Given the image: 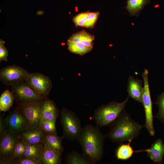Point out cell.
Wrapping results in <instances>:
<instances>
[{
  "label": "cell",
  "instance_id": "obj_7",
  "mask_svg": "<svg viewBox=\"0 0 164 164\" xmlns=\"http://www.w3.org/2000/svg\"><path fill=\"white\" fill-rule=\"evenodd\" d=\"M29 73L20 66L12 65L3 67L0 71V80L6 86H11L25 80Z\"/></svg>",
  "mask_w": 164,
  "mask_h": 164
},
{
  "label": "cell",
  "instance_id": "obj_24",
  "mask_svg": "<svg viewBox=\"0 0 164 164\" xmlns=\"http://www.w3.org/2000/svg\"><path fill=\"white\" fill-rule=\"evenodd\" d=\"M43 146L42 144H25L26 151L23 156L37 160Z\"/></svg>",
  "mask_w": 164,
  "mask_h": 164
},
{
  "label": "cell",
  "instance_id": "obj_34",
  "mask_svg": "<svg viewBox=\"0 0 164 164\" xmlns=\"http://www.w3.org/2000/svg\"><path fill=\"white\" fill-rule=\"evenodd\" d=\"M44 12L43 11H39L37 12V15H41L44 14Z\"/></svg>",
  "mask_w": 164,
  "mask_h": 164
},
{
  "label": "cell",
  "instance_id": "obj_1",
  "mask_svg": "<svg viewBox=\"0 0 164 164\" xmlns=\"http://www.w3.org/2000/svg\"><path fill=\"white\" fill-rule=\"evenodd\" d=\"M106 136L97 126L88 124L83 128L77 140L81 145L83 154L92 164L101 160Z\"/></svg>",
  "mask_w": 164,
  "mask_h": 164
},
{
  "label": "cell",
  "instance_id": "obj_11",
  "mask_svg": "<svg viewBox=\"0 0 164 164\" xmlns=\"http://www.w3.org/2000/svg\"><path fill=\"white\" fill-rule=\"evenodd\" d=\"M0 159L12 158L15 145L19 139L18 135L8 129L0 136Z\"/></svg>",
  "mask_w": 164,
  "mask_h": 164
},
{
  "label": "cell",
  "instance_id": "obj_15",
  "mask_svg": "<svg viewBox=\"0 0 164 164\" xmlns=\"http://www.w3.org/2000/svg\"><path fill=\"white\" fill-rule=\"evenodd\" d=\"M127 90L129 97L142 103L143 87L141 80L130 76L128 78Z\"/></svg>",
  "mask_w": 164,
  "mask_h": 164
},
{
  "label": "cell",
  "instance_id": "obj_20",
  "mask_svg": "<svg viewBox=\"0 0 164 164\" xmlns=\"http://www.w3.org/2000/svg\"><path fill=\"white\" fill-rule=\"evenodd\" d=\"M131 142H128L127 144L122 143L117 148L115 155L118 160H126L130 158L134 152L132 146L130 145Z\"/></svg>",
  "mask_w": 164,
  "mask_h": 164
},
{
  "label": "cell",
  "instance_id": "obj_12",
  "mask_svg": "<svg viewBox=\"0 0 164 164\" xmlns=\"http://www.w3.org/2000/svg\"><path fill=\"white\" fill-rule=\"evenodd\" d=\"M45 135L40 127L29 126L18 135L19 139L25 144L43 145Z\"/></svg>",
  "mask_w": 164,
  "mask_h": 164
},
{
  "label": "cell",
  "instance_id": "obj_27",
  "mask_svg": "<svg viewBox=\"0 0 164 164\" xmlns=\"http://www.w3.org/2000/svg\"><path fill=\"white\" fill-rule=\"evenodd\" d=\"M100 14L98 11L94 12H90L85 23L83 27L92 28L94 27Z\"/></svg>",
  "mask_w": 164,
  "mask_h": 164
},
{
  "label": "cell",
  "instance_id": "obj_21",
  "mask_svg": "<svg viewBox=\"0 0 164 164\" xmlns=\"http://www.w3.org/2000/svg\"><path fill=\"white\" fill-rule=\"evenodd\" d=\"M67 44L68 49L70 52L80 55L90 52L93 48L87 46L80 42L71 41L69 39Z\"/></svg>",
  "mask_w": 164,
  "mask_h": 164
},
{
  "label": "cell",
  "instance_id": "obj_16",
  "mask_svg": "<svg viewBox=\"0 0 164 164\" xmlns=\"http://www.w3.org/2000/svg\"><path fill=\"white\" fill-rule=\"evenodd\" d=\"M41 119L56 120L59 114V111L54 102L46 97L43 100Z\"/></svg>",
  "mask_w": 164,
  "mask_h": 164
},
{
  "label": "cell",
  "instance_id": "obj_8",
  "mask_svg": "<svg viewBox=\"0 0 164 164\" xmlns=\"http://www.w3.org/2000/svg\"><path fill=\"white\" fill-rule=\"evenodd\" d=\"M43 100L19 104L17 106L23 114L28 122L29 126L40 127L42 118Z\"/></svg>",
  "mask_w": 164,
  "mask_h": 164
},
{
  "label": "cell",
  "instance_id": "obj_18",
  "mask_svg": "<svg viewBox=\"0 0 164 164\" xmlns=\"http://www.w3.org/2000/svg\"><path fill=\"white\" fill-rule=\"evenodd\" d=\"M126 8L130 15L138 16L140 12L147 5L150 3V0H127Z\"/></svg>",
  "mask_w": 164,
  "mask_h": 164
},
{
  "label": "cell",
  "instance_id": "obj_33",
  "mask_svg": "<svg viewBox=\"0 0 164 164\" xmlns=\"http://www.w3.org/2000/svg\"><path fill=\"white\" fill-rule=\"evenodd\" d=\"M12 159H7L0 160V164H12Z\"/></svg>",
  "mask_w": 164,
  "mask_h": 164
},
{
  "label": "cell",
  "instance_id": "obj_28",
  "mask_svg": "<svg viewBox=\"0 0 164 164\" xmlns=\"http://www.w3.org/2000/svg\"><path fill=\"white\" fill-rule=\"evenodd\" d=\"M89 12V11L82 12L73 17L72 20L76 27L78 26L83 27L86 21Z\"/></svg>",
  "mask_w": 164,
  "mask_h": 164
},
{
  "label": "cell",
  "instance_id": "obj_25",
  "mask_svg": "<svg viewBox=\"0 0 164 164\" xmlns=\"http://www.w3.org/2000/svg\"><path fill=\"white\" fill-rule=\"evenodd\" d=\"M56 120H48L41 119L40 127L46 134H57L56 127Z\"/></svg>",
  "mask_w": 164,
  "mask_h": 164
},
{
  "label": "cell",
  "instance_id": "obj_31",
  "mask_svg": "<svg viewBox=\"0 0 164 164\" xmlns=\"http://www.w3.org/2000/svg\"><path fill=\"white\" fill-rule=\"evenodd\" d=\"M8 55V52L4 44L0 45V62L3 60L7 61V57Z\"/></svg>",
  "mask_w": 164,
  "mask_h": 164
},
{
  "label": "cell",
  "instance_id": "obj_10",
  "mask_svg": "<svg viewBox=\"0 0 164 164\" xmlns=\"http://www.w3.org/2000/svg\"><path fill=\"white\" fill-rule=\"evenodd\" d=\"M4 121L7 129L17 135L29 126L27 119L17 106L4 118Z\"/></svg>",
  "mask_w": 164,
  "mask_h": 164
},
{
  "label": "cell",
  "instance_id": "obj_17",
  "mask_svg": "<svg viewBox=\"0 0 164 164\" xmlns=\"http://www.w3.org/2000/svg\"><path fill=\"white\" fill-rule=\"evenodd\" d=\"M63 138V136L60 137L57 134L45 133L43 145L54 151L62 152L63 151L62 143Z\"/></svg>",
  "mask_w": 164,
  "mask_h": 164
},
{
  "label": "cell",
  "instance_id": "obj_9",
  "mask_svg": "<svg viewBox=\"0 0 164 164\" xmlns=\"http://www.w3.org/2000/svg\"><path fill=\"white\" fill-rule=\"evenodd\" d=\"M25 80L39 94L47 97L52 87L50 79L39 73H29Z\"/></svg>",
  "mask_w": 164,
  "mask_h": 164
},
{
  "label": "cell",
  "instance_id": "obj_23",
  "mask_svg": "<svg viewBox=\"0 0 164 164\" xmlns=\"http://www.w3.org/2000/svg\"><path fill=\"white\" fill-rule=\"evenodd\" d=\"M65 161L67 164H92L83 154L75 151L68 154L66 157Z\"/></svg>",
  "mask_w": 164,
  "mask_h": 164
},
{
  "label": "cell",
  "instance_id": "obj_4",
  "mask_svg": "<svg viewBox=\"0 0 164 164\" xmlns=\"http://www.w3.org/2000/svg\"><path fill=\"white\" fill-rule=\"evenodd\" d=\"M60 122L63 128V138L71 141L77 140L83 127L76 114L63 107L60 112Z\"/></svg>",
  "mask_w": 164,
  "mask_h": 164
},
{
  "label": "cell",
  "instance_id": "obj_35",
  "mask_svg": "<svg viewBox=\"0 0 164 164\" xmlns=\"http://www.w3.org/2000/svg\"><path fill=\"white\" fill-rule=\"evenodd\" d=\"M5 42L4 41H3L2 39H0V45H2L4 44L5 43Z\"/></svg>",
  "mask_w": 164,
  "mask_h": 164
},
{
  "label": "cell",
  "instance_id": "obj_30",
  "mask_svg": "<svg viewBox=\"0 0 164 164\" xmlns=\"http://www.w3.org/2000/svg\"><path fill=\"white\" fill-rule=\"evenodd\" d=\"M25 151V144L19 139L15 145L12 158L23 156Z\"/></svg>",
  "mask_w": 164,
  "mask_h": 164
},
{
  "label": "cell",
  "instance_id": "obj_6",
  "mask_svg": "<svg viewBox=\"0 0 164 164\" xmlns=\"http://www.w3.org/2000/svg\"><path fill=\"white\" fill-rule=\"evenodd\" d=\"M148 73V70L145 69L142 74L144 83L142 104L144 107L145 115V123L144 127L147 129L150 135L153 136L155 134V130L153 126L152 111L153 103L149 88Z\"/></svg>",
  "mask_w": 164,
  "mask_h": 164
},
{
  "label": "cell",
  "instance_id": "obj_19",
  "mask_svg": "<svg viewBox=\"0 0 164 164\" xmlns=\"http://www.w3.org/2000/svg\"><path fill=\"white\" fill-rule=\"evenodd\" d=\"M94 38V35L83 30L73 34L69 39L71 41L80 42L87 46L93 48V41Z\"/></svg>",
  "mask_w": 164,
  "mask_h": 164
},
{
  "label": "cell",
  "instance_id": "obj_29",
  "mask_svg": "<svg viewBox=\"0 0 164 164\" xmlns=\"http://www.w3.org/2000/svg\"><path fill=\"white\" fill-rule=\"evenodd\" d=\"M12 159V164H41L38 161L24 156Z\"/></svg>",
  "mask_w": 164,
  "mask_h": 164
},
{
  "label": "cell",
  "instance_id": "obj_2",
  "mask_svg": "<svg viewBox=\"0 0 164 164\" xmlns=\"http://www.w3.org/2000/svg\"><path fill=\"white\" fill-rule=\"evenodd\" d=\"M109 126L110 130L107 136L117 143L125 141L131 142L140 134L142 127L134 121L125 110Z\"/></svg>",
  "mask_w": 164,
  "mask_h": 164
},
{
  "label": "cell",
  "instance_id": "obj_22",
  "mask_svg": "<svg viewBox=\"0 0 164 164\" xmlns=\"http://www.w3.org/2000/svg\"><path fill=\"white\" fill-rule=\"evenodd\" d=\"M15 97L12 92L6 90L1 94L0 97V111L5 112L12 107Z\"/></svg>",
  "mask_w": 164,
  "mask_h": 164
},
{
  "label": "cell",
  "instance_id": "obj_14",
  "mask_svg": "<svg viewBox=\"0 0 164 164\" xmlns=\"http://www.w3.org/2000/svg\"><path fill=\"white\" fill-rule=\"evenodd\" d=\"M62 153L43 145L41 149L37 160L41 164H60L62 162Z\"/></svg>",
  "mask_w": 164,
  "mask_h": 164
},
{
  "label": "cell",
  "instance_id": "obj_13",
  "mask_svg": "<svg viewBox=\"0 0 164 164\" xmlns=\"http://www.w3.org/2000/svg\"><path fill=\"white\" fill-rule=\"evenodd\" d=\"M145 152L147 156L154 163L161 164L164 155V144L161 138L156 140L150 148L142 150H135V152Z\"/></svg>",
  "mask_w": 164,
  "mask_h": 164
},
{
  "label": "cell",
  "instance_id": "obj_5",
  "mask_svg": "<svg viewBox=\"0 0 164 164\" xmlns=\"http://www.w3.org/2000/svg\"><path fill=\"white\" fill-rule=\"evenodd\" d=\"M11 89L15 100L18 104L43 100L47 97L38 93L26 80L12 85Z\"/></svg>",
  "mask_w": 164,
  "mask_h": 164
},
{
  "label": "cell",
  "instance_id": "obj_26",
  "mask_svg": "<svg viewBox=\"0 0 164 164\" xmlns=\"http://www.w3.org/2000/svg\"><path fill=\"white\" fill-rule=\"evenodd\" d=\"M155 103L159 107L158 112L156 117L164 124V91L158 96Z\"/></svg>",
  "mask_w": 164,
  "mask_h": 164
},
{
  "label": "cell",
  "instance_id": "obj_32",
  "mask_svg": "<svg viewBox=\"0 0 164 164\" xmlns=\"http://www.w3.org/2000/svg\"><path fill=\"white\" fill-rule=\"evenodd\" d=\"M5 123L4 121V118L2 116H0V136H1L7 129Z\"/></svg>",
  "mask_w": 164,
  "mask_h": 164
},
{
  "label": "cell",
  "instance_id": "obj_3",
  "mask_svg": "<svg viewBox=\"0 0 164 164\" xmlns=\"http://www.w3.org/2000/svg\"><path fill=\"white\" fill-rule=\"evenodd\" d=\"M129 97L123 101H112L103 105L94 111L92 118L98 127L109 125L125 111V107Z\"/></svg>",
  "mask_w": 164,
  "mask_h": 164
}]
</instances>
